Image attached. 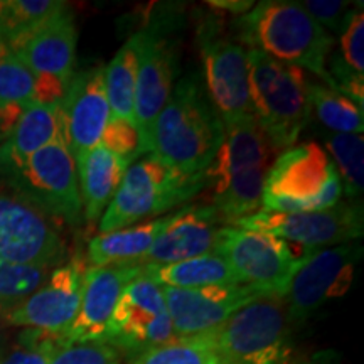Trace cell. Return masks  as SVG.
Returning <instances> with one entry per match:
<instances>
[{"mask_svg": "<svg viewBox=\"0 0 364 364\" xmlns=\"http://www.w3.org/2000/svg\"><path fill=\"white\" fill-rule=\"evenodd\" d=\"M225 124L199 73L177 80L152 129L149 156L182 174H203L221 147Z\"/></svg>", "mask_w": 364, "mask_h": 364, "instance_id": "6da1fadb", "label": "cell"}, {"mask_svg": "<svg viewBox=\"0 0 364 364\" xmlns=\"http://www.w3.org/2000/svg\"><path fill=\"white\" fill-rule=\"evenodd\" d=\"M247 49H257L285 65L309 70L332 88L327 73L334 38L306 12L300 2L265 0L235 22ZM240 43V44H241Z\"/></svg>", "mask_w": 364, "mask_h": 364, "instance_id": "7a4b0ae2", "label": "cell"}, {"mask_svg": "<svg viewBox=\"0 0 364 364\" xmlns=\"http://www.w3.org/2000/svg\"><path fill=\"white\" fill-rule=\"evenodd\" d=\"M248 61L253 118L273 152H284L294 147L311 117L307 76L300 68L277 61L257 49H248Z\"/></svg>", "mask_w": 364, "mask_h": 364, "instance_id": "3957f363", "label": "cell"}, {"mask_svg": "<svg viewBox=\"0 0 364 364\" xmlns=\"http://www.w3.org/2000/svg\"><path fill=\"white\" fill-rule=\"evenodd\" d=\"M206 188V172L182 174L152 156L140 159L125 172L115 198L100 218V235L162 215L191 201Z\"/></svg>", "mask_w": 364, "mask_h": 364, "instance_id": "277c9868", "label": "cell"}, {"mask_svg": "<svg viewBox=\"0 0 364 364\" xmlns=\"http://www.w3.org/2000/svg\"><path fill=\"white\" fill-rule=\"evenodd\" d=\"M343 182L321 145L300 144L284 150L268 169L262 208L272 213H311L336 206Z\"/></svg>", "mask_w": 364, "mask_h": 364, "instance_id": "5b68a950", "label": "cell"}, {"mask_svg": "<svg viewBox=\"0 0 364 364\" xmlns=\"http://www.w3.org/2000/svg\"><path fill=\"white\" fill-rule=\"evenodd\" d=\"M220 364H290L294 346L285 299L263 295L211 332Z\"/></svg>", "mask_w": 364, "mask_h": 364, "instance_id": "8992f818", "label": "cell"}, {"mask_svg": "<svg viewBox=\"0 0 364 364\" xmlns=\"http://www.w3.org/2000/svg\"><path fill=\"white\" fill-rule=\"evenodd\" d=\"M0 181L53 220L78 226L83 220L78 171L65 139L54 140Z\"/></svg>", "mask_w": 364, "mask_h": 364, "instance_id": "52a82bcc", "label": "cell"}, {"mask_svg": "<svg viewBox=\"0 0 364 364\" xmlns=\"http://www.w3.org/2000/svg\"><path fill=\"white\" fill-rule=\"evenodd\" d=\"M135 36L139 43V70L134 124L140 135V150L150 154L154 124L181 75V48L167 19L152 21Z\"/></svg>", "mask_w": 364, "mask_h": 364, "instance_id": "ba28073f", "label": "cell"}, {"mask_svg": "<svg viewBox=\"0 0 364 364\" xmlns=\"http://www.w3.org/2000/svg\"><path fill=\"white\" fill-rule=\"evenodd\" d=\"M213 252L225 258L240 284L284 297L306 253L295 255L285 240L268 233L223 226Z\"/></svg>", "mask_w": 364, "mask_h": 364, "instance_id": "9c48e42d", "label": "cell"}, {"mask_svg": "<svg viewBox=\"0 0 364 364\" xmlns=\"http://www.w3.org/2000/svg\"><path fill=\"white\" fill-rule=\"evenodd\" d=\"M233 226L268 233L292 241L306 252L339 247L363 236L364 211L361 201H339L336 206L311 213H272L260 209L241 218Z\"/></svg>", "mask_w": 364, "mask_h": 364, "instance_id": "30bf717a", "label": "cell"}, {"mask_svg": "<svg viewBox=\"0 0 364 364\" xmlns=\"http://www.w3.org/2000/svg\"><path fill=\"white\" fill-rule=\"evenodd\" d=\"M176 338L162 285L142 272L122 292L107 329L108 343L127 356L142 354Z\"/></svg>", "mask_w": 364, "mask_h": 364, "instance_id": "8fae6325", "label": "cell"}, {"mask_svg": "<svg viewBox=\"0 0 364 364\" xmlns=\"http://www.w3.org/2000/svg\"><path fill=\"white\" fill-rule=\"evenodd\" d=\"M0 257L16 263L56 268L66 258L59 221L0 181Z\"/></svg>", "mask_w": 364, "mask_h": 364, "instance_id": "7c38bea8", "label": "cell"}, {"mask_svg": "<svg viewBox=\"0 0 364 364\" xmlns=\"http://www.w3.org/2000/svg\"><path fill=\"white\" fill-rule=\"evenodd\" d=\"M361 257L363 247L356 241L309 252L285 295L290 324H304L329 300L348 294Z\"/></svg>", "mask_w": 364, "mask_h": 364, "instance_id": "4fadbf2b", "label": "cell"}, {"mask_svg": "<svg viewBox=\"0 0 364 364\" xmlns=\"http://www.w3.org/2000/svg\"><path fill=\"white\" fill-rule=\"evenodd\" d=\"M204 86L223 124L253 117L250 102L248 49L238 41L221 36L215 22L199 29Z\"/></svg>", "mask_w": 364, "mask_h": 364, "instance_id": "5bb4252c", "label": "cell"}, {"mask_svg": "<svg viewBox=\"0 0 364 364\" xmlns=\"http://www.w3.org/2000/svg\"><path fill=\"white\" fill-rule=\"evenodd\" d=\"M167 311L176 338L211 334L241 307L253 300L272 295L247 284L215 285L203 289H172L162 287Z\"/></svg>", "mask_w": 364, "mask_h": 364, "instance_id": "9a60e30c", "label": "cell"}, {"mask_svg": "<svg viewBox=\"0 0 364 364\" xmlns=\"http://www.w3.org/2000/svg\"><path fill=\"white\" fill-rule=\"evenodd\" d=\"M86 268L80 258L63 263L49 273L48 280L4 317L11 326L24 327L65 339L78 316Z\"/></svg>", "mask_w": 364, "mask_h": 364, "instance_id": "2e32d148", "label": "cell"}, {"mask_svg": "<svg viewBox=\"0 0 364 364\" xmlns=\"http://www.w3.org/2000/svg\"><path fill=\"white\" fill-rule=\"evenodd\" d=\"M112 117L105 86V66L97 65L73 75L61 102L65 139L75 162L98 147Z\"/></svg>", "mask_w": 364, "mask_h": 364, "instance_id": "e0dca14e", "label": "cell"}, {"mask_svg": "<svg viewBox=\"0 0 364 364\" xmlns=\"http://www.w3.org/2000/svg\"><path fill=\"white\" fill-rule=\"evenodd\" d=\"M140 273L142 267L139 265L86 268L80 311L65 336V344L105 343L118 299Z\"/></svg>", "mask_w": 364, "mask_h": 364, "instance_id": "ac0fdd59", "label": "cell"}, {"mask_svg": "<svg viewBox=\"0 0 364 364\" xmlns=\"http://www.w3.org/2000/svg\"><path fill=\"white\" fill-rule=\"evenodd\" d=\"M225 226L211 204H191L171 213L169 221L139 267H162L191 260L215 250L218 231Z\"/></svg>", "mask_w": 364, "mask_h": 364, "instance_id": "d6986e66", "label": "cell"}, {"mask_svg": "<svg viewBox=\"0 0 364 364\" xmlns=\"http://www.w3.org/2000/svg\"><path fill=\"white\" fill-rule=\"evenodd\" d=\"M76 41L75 16L68 6L46 24L9 46L34 78L48 76L70 85L75 75Z\"/></svg>", "mask_w": 364, "mask_h": 364, "instance_id": "ffe728a7", "label": "cell"}, {"mask_svg": "<svg viewBox=\"0 0 364 364\" xmlns=\"http://www.w3.org/2000/svg\"><path fill=\"white\" fill-rule=\"evenodd\" d=\"M273 154L270 142L253 117L226 124L221 147L206 169L208 188L241 172L268 167Z\"/></svg>", "mask_w": 364, "mask_h": 364, "instance_id": "44dd1931", "label": "cell"}, {"mask_svg": "<svg viewBox=\"0 0 364 364\" xmlns=\"http://www.w3.org/2000/svg\"><path fill=\"white\" fill-rule=\"evenodd\" d=\"M58 139H65L61 103L27 105L17 124L0 144V172L16 169Z\"/></svg>", "mask_w": 364, "mask_h": 364, "instance_id": "7402d4cb", "label": "cell"}, {"mask_svg": "<svg viewBox=\"0 0 364 364\" xmlns=\"http://www.w3.org/2000/svg\"><path fill=\"white\" fill-rule=\"evenodd\" d=\"M130 164L132 162L115 156L102 145L91 149L76 161L83 216L86 221L95 223L103 216L105 209L115 198Z\"/></svg>", "mask_w": 364, "mask_h": 364, "instance_id": "603a6c76", "label": "cell"}, {"mask_svg": "<svg viewBox=\"0 0 364 364\" xmlns=\"http://www.w3.org/2000/svg\"><path fill=\"white\" fill-rule=\"evenodd\" d=\"M167 221L169 215L95 236L88 245L90 262L93 267L136 265L152 248Z\"/></svg>", "mask_w": 364, "mask_h": 364, "instance_id": "cb8c5ba5", "label": "cell"}, {"mask_svg": "<svg viewBox=\"0 0 364 364\" xmlns=\"http://www.w3.org/2000/svg\"><path fill=\"white\" fill-rule=\"evenodd\" d=\"M142 272L159 285L172 289H203L240 284L228 262L215 252L172 265L142 267Z\"/></svg>", "mask_w": 364, "mask_h": 364, "instance_id": "d4e9b609", "label": "cell"}, {"mask_svg": "<svg viewBox=\"0 0 364 364\" xmlns=\"http://www.w3.org/2000/svg\"><path fill=\"white\" fill-rule=\"evenodd\" d=\"M268 169L270 167H258L211 186V206L216 209L223 225L233 226L241 218L260 211Z\"/></svg>", "mask_w": 364, "mask_h": 364, "instance_id": "484cf974", "label": "cell"}, {"mask_svg": "<svg viewBox=\"0 0 364 364\" xmlns=\"http://www.w3.org/2000/svg\"><path fill=\"white\" fill-rule=\"evenodd\" d=\"M136 70H139V43L136 36L125 41L112 63L105 68V86L112 117L134 122Z\"/></svg>", "mask_w": 364, "mask_h": 364, "instance_id": "4316f807", "label": "cell"}, {"mask_svg": "<svg viewBox=\"0 0 364 364\" xmlns=\"http://www.w3.org/2000/svg\"><path fill=\"white\" fill-rule=\"evenodd\" d=\"M307 102L311 113L332 134H363V110L339 91L324 83L307 80Z\"/></svg>", "mask_w": 364, "mask_h": 364, "instance_id": "83f0119b", "label": "cell"}, {"mask_svg": "<svg viewBox=\"0 0 364 364\" xmlns=\"http://www.w3.org/2000/svg\"><path fill=\"white\" fill-rule=\"evenodd\" d=\"M326 149L331 152V161L343 182V193L348 201H361L364 188L363 134H332L322 132Z\"/></svg>", "mask_w": 364, "mask_h": 364, "instance_id": "f1b7e54d", "label": "cell"}, {"mask_svg": "<svg viewBox=\"0 0 364 364\" xmlns=\"http://www.w3.org/2000/svg\"><path fill=\"white\" fill-rule=\"evenodd\" d=\"M70 4L59 0H4L0 2V36L7 44L46 24Z\"/></svg>", "mask_w": 364, "mask_h": 364, "instance_id": "f546056e", "label": "cell"}, {"mask_svg": "<svg viewBox=\"0 0 364 364\" xmlns=\"http://www.w3.org/2000/svg\"><path fill=\"white\" fill-rule=\"evenodd\" d=\"M54 268L26 265L0 257V314L6 317L9 312L19 307L48 280Z\"/></svg>", "mask_w": 364, "mask_h": 364, "instance_id": "4dcf8cb0", "label": "cell"}, {"mask_svg": "<svg viewBox=\"0 0 364 364\" xmlns=\"http://www.w3.org/2000/svg\"><path fill=\"white\" fill-rule=\"evenodd\" d=\"M134 364H220L211 336L174 338L169 343L145 353Z\"/></svg>", "mask_w": 364, "mask_h": 364, "instance_id": "1f68e13d", "label": "cell"}, {"mask_svg": "<svg viewBox=\"0 0 364 364\" xmlns=\"http://www.w3.org/2000/svg\"><path fill=\"white\" fill-rule=\"evenodd\" d=\"M34 103V75L0 36V108Z\"/></svg>", "mask_w": 364, "mask_h": 364, "instance_id": "d6a6232c", "label": "cell"}, {"mask_svg": "<svg viewBox=\"0 0 364 364\" xmlns=\"http://www.w3.org/2000/svg\"><path fill=\"white\" fill-rule=\"evenodd\" d=\"M65 344V339L46 332L24 329L17 336V343L7 348L0 364H49L53 354Z\"/></svg>", "mask_w": 364, "mask_h": 364, "instance_id": "836d02e7", "label": "cell"}, {"mask_svg": "<svg viewBox=\"0 0 364 364\" xmlns=\"http://www.w3.org/2000/svg\"><path fill=\"white\" fill-rule=\"evenodd\" d=\"M100 145L129 162H134L136 157L142 156L136 127L134 122L124 120V118H108V124L100 139Z\"/></svg>", "mask_w": 364, "mask_h": 364, "instance_id": "e575fe53", "label": "cell"}, {"mask_svg": "<svg viewBox=\"0 0 364 364\" xmlns=\"http://www.w3.org/2000/svg\"><path fill=\"white\" fill-rule=\"evenodd\" d=\"M49 364H122L120 353L108 343L63 344Z\"/></svg>", "mask_w": 364, "mask_h": 364, "instance_id": "d590c367", "label": "cell"}, {"mask_svg": "<svg viewBox=\"0 0 364 364\" xmlns=\"http://www.w3.org/2000/svg\"><path fill=\"white\" fill-rule=\"evenodd\" d=\"M339 56L343 61L356 71L358 75L364 73V17L361 9L354 7V11L346 22L341 33Z\"/></svg>", "mask_w": 364, "mask_h": 364, "instance_id": "8d00e7d4", "label": "cell"}, {"mask_svg": "<svg viewBox=\"0 0 364 364\" xmlns=\"http://www.w3.org/2000/svg\"><path fill=\"white\" fill-rule=\"evenodd\" d=\"M300 4L318 26L324 27L327 33L331 31L336 34L343 33L346 22L354 11L353 7H349L348 2H343V0H306V2Z\"/></svg>", "mask_w": 364, "mask_h": 364, "instance_id": "74e56055", "label": "cell"}, {"mask_svg": "<svg viewBox=\"0 0 364 364\" xmlns=\"http://www.w3.org/2000/svg\"><path fill=\"white\" fill-rule=\"evenodd\" d=\"M253 6L255 4L248 0H211L209 2V7L231 14H247Z\"/></svg>", "mask_w": 364, "mask_h": 364, "instance_id": "f35d334b", "label": "cell"}, {"mask_svg": "<svg viewBox=\"0 0 364 364\" xmlns=\"http://www.w3.org/2000/svg\"><path fill=\"white\" fill-rule=\"evenodd\" d=\"M300 364H341L338 354L334 351H321L311 356L307 361H302Z\"/></svg>", "mask_w": 364, "mask_h": 364, "instance_id": "ab89813d", "label": "cell"}, {"mask_svg": "<svg viewBox=\"0 0 364 364\" xmlns=\"http://www.w3.org/2000/svg\"><path fill=\"white\" fill-rule=\"evenodd\" d=\"M2 314H0V358L4 356V353L7 351V344H6V336H4V326H2Z\"/></svg>", "mask_w": 364, "mask_h": 364, "instance_id": "60d3db41", "label": "cell"}]
</instances>
